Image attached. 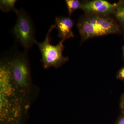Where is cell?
I'll list each match as a JSON object with an SVG mask.
<instances>
[{
	"label": "cell",
	"instance_id": "cell-4",
	"mask_svg": "<svg viewBox=\"0 0 124 124\" xmlns=\"http://www.w3.org/2000/svg\"><path fill=\"white\" fill-rule=\"evenodd\" d=\"M55 28L54 24L51 26L44 41L36 42L41 53V60L45 68L51 67L57 68L68 60V58L64 57L62 54L64 49L63 43L66 40L63 39L56 45L50 44V34L53 29Z\"/></svg>",
	"mask_w": 124,
	"mask_h": 124
},
{
	"label": "cell",
	"instance_id": "cell-3",
	"mask_svg": "<svg viewBox=\"0 0 124 124\" xmlns=\"http://www.w3.org/2000/svg\"><path fill=\"white\" fill-rule=\"evenodd\" d=\"M26 51L16 54L8 59L13 82L24 97L29 91L31 82Z\"/></svg>",
	"mask_w": 124,
	"mask_h": 124
},
{
	"label": "cell",
	"instance_id": "cell-5",
	"mask_svg": "<svg viewBox=\"0 0 124 124\" xmlns=\"http://www.w3.org/2000/svg\"><path fill=\"white\" fill-rule=\"evenodd\" d=\"M16 23L12 29L15 39L26 50L31 48L36 41L33 24L29 16L23 10H19Z\"/></svg>",
	"mask_w": 124,
	"mask_h": 124
},
{
	"label": "cell",
	"instance_id": "cell-8",
	"mask_svg": "<svg viewBox=\"0 0 124 124\" xmlns=\"http://www.w3.org/2000/svg\"><path fill=\"white\" fill-rule=\"evenodd\" d=\"M16 0H1L0 1V9L1 10L4 12H8L13 11L16 14H18L19 12L16 8Z\"/></svg>",
	"mask_w": 124,
	"mask_h": 124
},
{
	"label": "cell",
	"instance_id": "cell-11",
	"mask_svg": "<svg viewBox=\"0 0 124 124\" xmlns=\"http://www.w3.org/2000/svg\"><path fill=\"white\" fill-rule=\"evenodd\" d=\"M117 78L118 79L124 81V66L118 72Z\"/></svg>",
	"mask_w": 124,
	"mask_h": 124
},
{
	"label": "cell",
	"instance_id": "cell-12",
	"mask_svg": "<svg viewBox=\"0 0 124 124\" xmlns=\"http://www.w3.org/2000/svg\"><path fill=\"white\" fill-rule=\"evenodd\" d=\"M116 124H124V113L119 117Z\"/></svg>",
	"mask_w": 124,
	"mask_h": 124
},
{
	"label": "cell",
	"instance_id": "cell-6",
	"mask_svg": "<svg viewBox=\"0 0 124 124\" xmlns=\"http://www.w3.org/2000/svg\"><path fill=\"white\" fill-rule=\"evenodd\" d=\"M117 5L103 0H95L81 4L80 8L88 13L101 14L115 12Z\"/></svg>",
	"mask_w": 124,
	"mask_h": 124
},
{
	"label": "cell",
	"instance_id": "cell-9",
	"mask_svg": "<svg viewBox=\"0 0 124 124\" xmlns=\"http://www.w3.org/2000/svg\"><path fill=\"white\" fill-rule=\"evenodd\" d=\"M115 12L117 20L124 25V2L117 4Z\"/></svg>",
	"mask_w": 124,
	"mask_h": 124
},
{
	"label": "cell",
	"instance_id": "cell-2",
	"mask_svg": "<svg viewBox=\"0 0 124 124\" xmlns=\"http://www.w3.org/2000/svg\"><path fill=\"white\" fill-rule=\"evenodd\" d=\"M78 27L82 40L116 33L119 31L118 24L111 18L95 13L81 19L78 23Z\"/></svg>",
	"mask_w": 124,
	"mask_h": 124
},
{
	"label": "cell",
	"instance_id": "cell-1",
	"mask_svg": "<svg viewBox=\"0 0 124 124\" xmlns=\"http://www.w3.org/2000/svg\"><path fill=\"white\" fill-rule=\"evenodd\" d=\"M23 96L14 84L9 63L0 66V123L20 124L23 116Z\"/></svg>",
	"mask_w": 124,
	"mask_h": 124
},
{
	"label": "cell",
	"instance_id": "cell-13",
	"mask_svg": "<svg viewBox=\"0 0 124 124\" xmlns=\"http://www.w3.org/2000/svg\"><path fill=\"white\" fill-rule=\"evenodd\" d=\"M120 108L122 111V113H124V94L121 97L120 100Z\"/></svg>",
	"mask_w": 124,
	"mask_h": 124
},
{
	"label": "cell",
	"instance_id": "cell-10",
	"mask_svg": "<svg viewBox=\"0 0 124 124\" xmlns=\"http://www.w3.org/2000/svg\"><path fill=\"white\" fill-rule=\"evenodd\" d=\"M65 2L66 4L69 16H71L72 13L80 7V2L78 0H66Z\"/></svg>",
	"mask_w": 124,
	"mask_h": 124
},
{
	"label": "cell",
	"instance_id": "cell-7",
	"mask_svg": "<svg viewBox=\"0 0 124 124\" xmlns=\"http://www.w3.org/2000/svg\"><path fill=\"white\" fill-rule=\"evenodd\" d=\"M54 25L55 28L58 30V36L59 38H62V39L66 40L74 37L72 31L73 22L70 18L66 17H56Z\"/></svg>",
	"mask_w": 124,
	"mask_h": 124
},
{
	"label": "cell",
	"instance_id": "cell-14",
	"mask_svg": "<svg viewBox=\"0 0 124 124\" xmlns=\"http://www.w3.org/2000/svg\"><path fill=\"white\" fill-rule=\"evenodd\" d=\"M123 55H124V47H123Z\"/></svg>",
	"mask_w": 124,
	"mask_h": 124
}]
</instances>
